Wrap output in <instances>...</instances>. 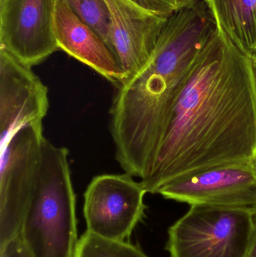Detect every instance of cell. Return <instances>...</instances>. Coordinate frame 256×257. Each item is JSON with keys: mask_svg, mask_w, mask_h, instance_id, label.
<instances>
[{"mask_svg": "<svg viewBox=\"0 0 256 257\" xmlns=\"http://www.w3.org/2000/svg\"><path fill=\"white\" fill-rule=\"evenodd\" d=\"M48 89L28 67L0 48V147L21 128L42 124Z\"/></svg>", "mask_w": 256, "mask_h": 257, "instance_id": "9c48e42d", "label": "cell"}, {"mask_svg": "<svg viewBox=\"0 0 256 257\" xmlns=\"http://www.w3.org/2000/svg\"><path fill=\"white\" fill-rule=\"evenodd\" d=\"M57 0H0V48L32 68L58 51Z\"/></svg>", "mask_w": 256, "mask_h": 257, "instance_id": "52a82bcc", "label": "cell"}, {"mask_svg": "<svg viewBox=\"0 0 256 257\" xmlns=\"http://www.w3.org/2000/svg\"><path fill=\"white\" fill-rule=\"evenodd\" d=\"M54 30L59 49L87 65L116 87L124 82L123 70L108 45L67 4L59 0Z\"/></svg>", "mask_w": 256, "mask_h": 257, "instance_id": "8fae6325", "label": "cell"}, {"mask_svg": "<svg viewBox=\"0 0 256 257\" xmlns=\"http://www.w3.org/2000/svg\"><path fill=\"white\" fill-rule=\"evenodd\" d=\"M147 193L141 181L126 172L95 177L84 193L87 232L109 241H126L144 217Z\"/></svg>", "mask_w": 256, "mask_h": 257, "instance_id": "8992f818", "label": "cell"}, {"mask_svg": "<svg viewBox=\"0 0 256 257\" xmlns=\"http://www.w3.org/2000/svg\"><path fill=\"white\" fill-rule=\"evenodd\" d=\"M251 61V67H252V76H253L254 84L256 91V52L249 57Z\"/></svg>", "mask_w": 256, "mask_h": 257, "instance_id": "d6986e66", "label": "cell"}, {"mask_svg": "<svg viewBox=\"0 0 256 257\" xmlns=\"http://www.w3.org/2000/svg\"><path fill=\"white\" fill-rule=\"evenodd\" d=\"M200 0H174V3H175L176 9L178 10V9L194 6Z\"/></svg>", "mask_w": 256, "mask_h": 257, "instance_id": "ac0fdd59", "label": "cell"}, {"mask_svg": "<svg viewBox=\"0 0 256 257\" xmlns=\"http://www.w3.org/2000/svg\"><path fill=\"white\" fill-rule=\"evenodd\" d=\"M256 161V91L250 58L218 30L197 58L171 111L147 193L215 166Z\"/></svg>", "mask_w": 256, "mask_h": 257, "instance_id": "6da1fadb", "label": "cell"}, {"mask_svg": "<svg viewBox=\"0 0 256 257\" xmlns=\"http://www.w3.org/2000/svg\"><path fill=\"white\" fill-rule=\"evenodd\" d=\"M218 30L243 54L256 52V0H205Z\"/></svg>", "mask_w": 256, "mask_h": 257, "instance_id": "7c38bea8", "label": "cell"}, {"mask_svg": "<svg viewBox=\"0 0 256 257\" xmlns=\"http://www.w3.org/2000/svg\"><path fill=\"white\" fill-rule=\"evenodd\" d=\"M253 166H254V169H255V170L256 172V161L255 162V163H253Z\"/></svg>", "mask_w": 256, "mask_h": 257, "instance_id": "ffe728a7", "label": "cell"}, {"mask_svg": "<svg viewBox=\"0 0 256 257\" xmlns=\"http://www.w3.org/2000/svg\"><path fill=\"white\" fill-rule=\"evenodd\" d=\"M150 12L164 17H169L176 9L174 0H132Z\"/></svg>", "mask_w": 256, "mask_h": 257, "instance_id": "9a60e30c", "label": "cell"}, {"mask_svg": "<svg viewBox=\"0 0 256 257\" xmlns=\"http://www.w3.org/2000/svg\"><path fill=\"white\" fill-rule=\"evenodd\" d=\"M68 157L66 148L45 138L39 181L20 232L32 257H75L76 199Z\"/></svg>", "mask_w": 256, "mask_h": 257, "instance_id": "3957f363", "label": "cell"}, {"mask_svg": "<svg viewBox=\"0 0 256 257\" xmlns=\"http://www.w3.org/2000/svg\"><path fill=\"white\" fill-rule=\"evenodd\" d=\"M43 124L17 132L0 147V247L18 236L39 181Z\"/></svg>", "mask_w": 256, "mask_h": 257, "instance_id": "5b68a950", "label": "cell"}, {"mask_svg": "<svg viewBox=\"0 0 256 257\" xmlns=\"http://www.w3.org/2000/svg\"><path fill=\"white\" fill-rule=\"evenodd\" d=\"M218 31L204 0L167 20L145 66L120 87L111 109L116 158L126 173L147 178L189 72Z\"/></svg>", "mask_w": 256, "mask_h": 257, "instance_id": "7a4b0ae2", "label": "cell"}, {"mask_svg": "<svg viewBox=\"0 0 256 257\" xmlns=\"http://www.w3.org/2000/svg\"><path fill=\"white\" fill-rule=\"evenodd\" d=\"M75 257L149 256L130 243L104 239L87 231L78 239Z\"/></svg>", "mask_w": 256, "mask_h": 257, "instance_id": "4fadbf2b", "label": "cell"}, {"mask_svg": "<svg viewBox=\"0 0 256 257\" xmlns=\"http://www.w3.org/2000/svg\"><path fill=\"white\" fill-rule=\"evenodd\" d=\"M252 235L247 257H256V205L252 208Z\"/></svg>", "mask_w": 256, "mask_h": 257, "instance_id": "e0dca14e", "label": "cell"}, {"mask_svg": "<svg viewBox=\"0 0 256 257\" xmlns=\"http://www.w3.org/2000/svg\"><path fill=\"white\" fill-rule=\"evenodd\" d=\"M0 257H32L21 238V233L0 247Z\"/></svg>", "mask_w": 256, "mask_h": 257, "instance_id": "2e32d148", "label": "cell"}, {"mask_svg": "<svg viewBox=\"0 0 256 257\" xmlns=\"http://www.w3.org/2000/svg\"><path fill=\"white\" fill-rule=\"evenodd\" d=\"M190 206L168 229L170 257H247L252 208Z\"/></svg>", "mask_w": 256, "mask_h": 257, "instance_id": "277c9868", "label": "cell"}, {"mask_svg": "<svg viewBox=\"0 0 256 257\" xmlns=\"http://www.w3.org/2000/svg\"><path fill=\"white\" fill-rule=\"evenodd\" d=\"M90 25L110 48L111 32L108 9L104 0H59ZM111 49V48H110Z\"/></svg>", "mask_w": 256, "mask_h": 257, "instance_id": "5bb4252c", "label": "cell"}, {"mask_svg": "<svg viewBox=\"0 0 256 257\" xmlns=\"http://www.w3.org/2000/svg\"><path fill=\"white\" fill-rule=\"evenodd\" d=\"M110 19L111 43L125 81L148 61L168 17L147 10L132 0H104Z\"/></svg>", "mask_w": 256, "mask_h": 257, "instance_id": "30bf717a", "label": "cell"}, {"mask_svg": "<svg viewBox=\"0 0 256 257\" xmlns=\"http://www.w3.org/2000/svg\"><path fill=\"white\" fill-rule=\"evenodd\" d=\"M157 193L190 205L252 208L256 205V172L253 163L215 166L177 178Z\"/></svg>", "mask_w": 256, "mask_h": 257, "instance_id": "ba28073f", "label": "cell"}]
</instances>
